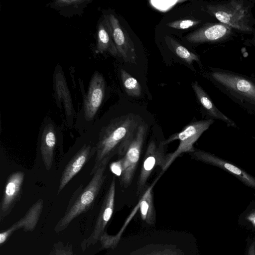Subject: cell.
Wrapping results in <instances>:
<instances>
[{"mask_svg": "<svg viewBox=\"0 0 255 255\" xmlns=\"http://www.w3.org/2000/svg\"><path fill=\"white\" fill-rule=\"evenodd\" d=\"M116 180L113 177L103 200L96 224L91 236L87 239V246L94 245L100 240L114 209Z\"/></svg>", "mask_w": 255, "mask_h": 255, "instance_id": "cell-12", "label": "cell"}, {"mask_svg": "<svg viewBox=\"0 0 255 255\" xmlns=\"http://www.w3.org/2000/svg\"><path fill=\"white\" fill-rule=\"evenodd\" d=\"M110 159H104L86 187L83 185L72 196L64 216L55 227L57 233L65 230L76 217L87 211L93 205L106 178L105 171Z\"/></svg>", "mask_w": 255, "mask_h": 255, "instance_id": "cell-2", "label": "cell"}, {"mask_svg": "<svg viewBox=\"0 0 255 255\" xmlns=\"http://www.w3.org/2000/svg\"><path fill=\"white\" fill-rule=\"evenodd\" d=\"M140 124L137 117L128 114L113 120L101 131L96 146V157L91 174L93 175L102 161L115 154L125 155Z\"/></svg>", "mask_w": 255, "mask_h": 255, "instance_id": "cell-1", "label": "cell"}, {"mask_svg": "<svg viewBox=\"0 0 255 255\" xmlns=\"http://www.w3.org/2000/svg\"><path fill=\"white\" fill-rule=\"evenodd\" d=\"M238 224L241 228L255 232V202L250 204L239 216Z\"/></svg>", "mask_w": 255, "mask_h": 255, "instance_id": "cell-23", "label": "cell"}, {"mask_svg": "<svg viewBox=\"0 0 255 255\" xmlns=\"http://www.w3.org/2000/svg\"><path fill=\"white\" fill-rule=\"evenodd\" d=\"M254 43H255V39H254Z\"/></svg>", "mask_w": 255, "mask_h": 255, "instance_id": "cell-30", "label": "cell"}, {"mask_svg": "<svg viewBox=\"0 0 255 255\" xmlns=\"http://www.w3.org/2000/svg\"><path fill=\"white\" fill-rule=\"evenodd\" d=\"M165 41L168 48L186 63L191 64L194 61H199L197 54L188 50L174 38L166 36Z\"/></svg>", "mask_w": 255, "mask_h": 255, "instance_id": "cell-22", "label": "cell"}, {"mask_svg": "<svg viewBox=\"0 0 255 255\" xmlns=\"http://www.w3.org/2000/svg\"><path fill=\"white\" fill-rule=\"evenodd\" d=\"M199 21L191 19H184L171 21L167 23V26L178 29H185L192 27L199 24Z\"/></svg>", "mask_w": 255, "mask_h": 255, "instance_id": "cell-25", "label": "cell"}, {"mask_svg": "<svg viewBox=\"0 0 255 255\" xmlns=\"http://www.w3.org/2000/svg\"><path fill=\"white\" fill-rule=\"evenodd\" d=\"M56 142L55 128L51 124H49L44 127L42 131L40 144L42 160L47 170H49L52 165Z\"/></svg>", "mask_w": 255, "mask_h": 255, "instance_id": "cell-18", "label": "cell"}, {"mask_svg": "<svg viewBox=\"0 0 255 255\" xmlns=\"http://www.w3.org/2000/svg\"><path fill=\"white\" fill-rule=\"evenodd\" d=\"M121 77L127 94L137 97L141 95V87L137 80L123 69H121Z\"/></svg>", "mask_w": 255, "mask_h": 255, "instance_id": "cell-24", "label": "cell"}, {"mask_svg": "<svg viewBox=\"0 0 255 255\" xmlns=\"http://www.w3.org/2000/svg\"><path fill=\"white\" fill-rule=\"evenodd\" d=\"M189 153L194 159L220 168L235 176L246 186L255 189V177L232 163L200 149H195Z\"/></svg>", "mask_w": 255, "mask_h": 255, "instance_id": "cell-10", "label": "cell"}, {"mask_svg": "<svg viewBox=\"0 0 255 255\" xmlns=\"http://www.w3.org/2000/svg\"><path fill=\"white\" fill-rule=\"evenodd\" d=\"M192 87L200 104L212 118L220 120L226 123L229 126L236 127V124L215 106L209 96L199 85L197 82L192 83Z\"/></svg>", "mask_w": 255, "mask_h": 255, "instance_id": "cell-19", "label": "cell"}, {"mask_svg": "<svg viewBox=\"0 0 255 255\" xmlns=\"http://www.w3.org/2000/svg\"><path fill=\"white\" fill-rule=\"evenodd\" d=\"M124 158H121L119 160L112 162L110 165L111 172L117 176L121 177L124 169Z\"/></svg>", "mask_w": 255, "mask_h": 255, "instance_id": "cell-28", "label": "cell"}, {"mask_svg": "<svg viewBox=\"0 0 255 255\" xmlns=\"http://www.w3.org/2000/svg\"><path fill=\"white\" fill-rule=\"evenodd\" d=\"M214 122V121L212 119L191 122L186 125L181 131L172 134L167 139L162 141L163 145L165 146L177 139L179 140V144L174 152L166 154V163L161 170V173H164L181 153L194 151V143Z\"/></svg>", "mask_w": 255, "mask_h": 255, "instance_id": "cell-4", "label": "cell"}, {"mask_svg": "<svg viewBox=\"0 0 255 255\" xmlns=\"http://www.w3.org/2000/svg\"><path fill=\"white\" fill-rule=\"evenodd\" d=\"M43 207V201L38 199L29 209L25 215L0 234V245L2 246L16 230L23 228L24 231H31L35 228Z\"/></svg>", "mask_w": 255, "mask_h": 255, "instance_id": "cell-14", "label": "cell"}, {"mask_svg": "<svg viewBox=\"0 0 255 255\" xmlns=\"http://www.w3.org/2000/svg\"><path fill=\"white\" fill-rule=\"evenodd\" d=\"M54 86L57 104L61 108V103L63 101L67 121L68 124L71 125L73 122L74 109L70 92L60 68H59L58 70L56 69L55 72Z\"/></svg>", "mask_w": 255, "mask_h": 255, "instance_id": "cell-16", "label": "cell"}, {"mask_svg": "<svg viewBox=\"0 0 255 255\" xmlns=\"http://www.w3.org/2000/svg\"><path fill=\"white\" fill-rule=\"evenodd\" d=\"M24 173L16 171L11 174L7 179L0 204V221H1L11 211L20 198Z\"/></svg>", "mask_w": 255, "mask_h": 255, "instance_id": "cell-11", "label": "cell"}, {"mask_svg": "<svg viewBox=\"0 0 255 255\" xmlns=\"http://www.w3.org/2000/svg\"><path fill=\"white\" fill-rule=\"evenodd\" d=\"M245 255H255V232L249 235L246 239Z\"/></svg>", "mask_w": 255, "mask_h": 255, "instance_id": "cell-27", "label": "cell"}, {"mask_svg": "<svg viewBox=\"0 0 255 255\" xmlns=\"http://www.w3.org/2000/svg\"><path fill=\"white\" fill-rule=\"evenodd\" d=\"M232 33V28L221 23H208L188 34L187 41L192 43L215 42L227 38Z\"/></svg>", "mask_w": 255, "mask_h": 255, "instance_id": "cell-13", "label": "cell"}, {"mask_svg": "<svg viewBox=\"0 0 255 255\" xmlns=\"http://www.w3.org/2000/svg\"><path fill=\"white\" fill-rule=\"evenodd\" d=\"M96 153V146L85 144L76 153L63 170L58 189L59 193L70 180L81 170L85 163Z\"/></svg>", "mask_w": 255, "mask_h": 255, "instance_id": "cell-15", "label": "cell"}, {"mask_svg": "<svg viewBox=\"0 0 255 255\" xmlns=\"http://www.w3.org/2000/svg\"><path fill=\"white\" fill-rule=\"evenodd\" d=\"M143 255H180L179 253L176 250L165 248L161 250L152 251Z\"/></svg>", "mask_w": 255, "mask_h": 255, "instance_id": "cell-29", "label": "cell"}, {"mask_svg": "<svg viewBox=\"0 0 255 255\" xmlns=\"http://www.w3.org/2000/svg\"><path fill=\"white\" fill-rule=\"evenodd\" d=\"M213 79L228 90L255 104V84L241 76L230 73L216 71Z\"/></svg>", "mask_w": 255, "mask_h": 255, "instance_id": "cell-8", "label": "cell"}, {"mask_svg": "<svg viewBox=\"0 0 255 255\" xmlns=\"http://www.w3.org/2000/svg\"><path fill=\"white\" fill-rule=\"evenodd\" d=\"M49 255H74L72 248L59 242L55 244Z\"/></svg>", "mask_w": 255, "mask_h": 255, "instance_id": "cell-26", "label": "cell"}, {"mask_svg": "<svg viewBox=\"0 0 255 255\" xmlns=\"http://www.w3.org/2000/svg\"><path fill=\"white\" fill-rule=\"evenodd\" d=\"M106 84L102 75L96 72L90 80L83 101V111L87 121L93 120L100 108L105 95Z\"/></svg>", "mask_w": 255, "mask_h": 255, "instance_id": "cell-9", "label": "cell"}, {"mask_svg": "<svg viewBox=\"0 0 255 255\" xmlns=\"http://www.w3.org/2000/svg\"><path fill=\"white\" fill-rule=\"evenodd\" d=\"M90 1L81 0H58L50 4L52 7L56 9L64 16H71L80 13Z\"/></svg>", "mask_w": 255, "mask_h": 255, "instance_id": "cell-21", "label": "cell"}, {"mask_svg": "<svg viewBox=\"0 0 255 255\" xmlns=\"http://www.w3.org/2000/svg\"><path fill=\"white\" fill-rule=\"evenodd\" d=\"M254 138H255V137H254Z\"/></svg>", "mask_w": 255, "mask_h": 255, "instance_id": "cell-31", "label": "cell"}, {"mask_svg": "<svg viewBox=\"0 0 255 255\" xmlns=\"http://www.w3.org/2000/svg\"><path fill=\"white\" fill-rule=\"evenodd\" d=\"M147 131L146 125H139L133 139L123 157L124 169L120 177V185L124 188H128L132 182L146 138Z\"/></svg>", "mask_w": 255, "mask_h": 255, "instance_id": "cell-5", "label": "cell"}, {"mask_svg": "<svg viewBox=\"0 0 255 255\" xmlns=\"http://www.w3.org/2000/svg\"><path fill=\"white\" fill-rule=\"evenodd\" d=\"M160 176V175L158 176L152 184L146 189L138 202L141 218L149 225L153 224L155 220L153 188Z\"/></svg>", "mask_w": 255, "mask_h": 255, "instance_id": "cell-20", "label": "cell"}, {"mask_svg": "<svg viewBox=\"0 0 255 255\" xmlns=\"http://www.w3.org/2000/svg\"><path fill=\"white\" fill-rule=\"evenodd\" d=\"M104 15L108 20L113 41L120 57L126 62L136 64L135 47L128 32L114 14Z\"/></svg>", "mask_w": 255, "mask_h": 255, "instance_id": "cell-7", "label": "cell"}, {"mask_svg": "<svg viewBox=\"0 0 255 255\" xmlns=\"http://www.w3.org/2000/svg\"><path fill=\"white\" fill-rule=\"evenodd\" d=\"M207 12L221 23L243 32H250V15L248 8L243 0H233L206 6Z\"/></svg>", "mask_w": 255, "mask_h": 255, "instance_id": "cell-3", "label": "cell"}, {"mask_svg": "<svg viewBox=\"0 0 255 255\" xmlns=\"http://www.w3.org/2000/svg\"><path fill=\"white\" fill-rule=\"evenodd\" d=\"M164 146L162 141L157 144L152 140L148 143L137 181V195L142 196L145 191L147 181L153 170L157 166H160L161 170L164 167L166 155Z\"/></svg>", "mask_w": 255, "mask_h": 255, "instance_id": "cell-6", "label": "cell"}, {"mask_svg": "<svg viewBox=\"0 0 255 255\" xmlns=\"http://www.w3.org/2000/svg\"><path fill=\"white\" fill-rule=\"evenodd\" d=\"M97 51L100 53H108L114 57H120L113 41L108 20L104 15L101 19L97 31Z\"/></svg>", "mask_w": 255, "mask_h": 255, "instance_id": "cell-17", "label": "cell"}]
</instances>
